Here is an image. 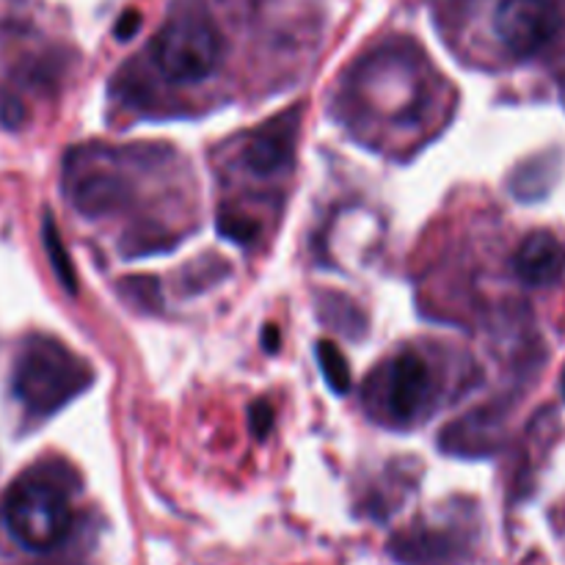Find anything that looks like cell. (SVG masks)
Returning a JSON list of instances; mask_svg holds the SVG:
<instances>
[{
	"label": "cell",
	"instance_id": "cell-1",
	"mask_svg": "<svg viewBox=\"0 0 565 565\" xmlns=\"http://www.w3.org/2000/svg\"><path fill=\"white\" fill-rule=\"evenodd\" d=\"M92 381L88 367L64 345L47 337H33L14 364V395L36 417L58 412L66 401Z\"/></svg>",
	"mask_w": 565,
	"mask_h": 565
},
{
	"label": "cell",
	"instance_id": "cell-4",
	"mask_svg": "<svg viewBox=\"0 0 565 565\" xmlns=\"http://www.w3.org/2000/svg\"><path fill=\"white\" fill-rule=\"evenodd\" d=\"M561 31V11L552 0H502L494 11V33L516 58L539 55Z\"/></svg>",
	"mask_w": 565,
	"mask_h": 565
},
{
	"label": "cell",
	"instance_id": "cell-6",
	"mask_svg": "<svg viewBox=\"0 0 565 565\" xmlns=\"http://www.w3.org/2000/svg\"><path fill=\"white\" fill-rule=\"evenodd\" d=\"M66 191H70L72 204L83 215H105L119 210L130 196V188L116 171L99 169V166H86L81 154H72L66 163Z\"/></svg>",
	"mask_w": 565,
	"mask_h": 565
},
{
	"label": "cell",
	"instance_id": "cell-15",
	"mask_svg": "<svg viewBox=\"0 0 565 565\" xmlns=\"http://www.w3.org/2000/svg\"><path fill=\"white\" fill-rule=\"evenodd\" d=\"M276 342H279V337H276V331H274V329L265 331V345H268V351H270V353L276 351Z\"/></svg>",
	"mask_w": 565,
	"mask_h": 565
},
{
	"label": "cell",
	"instance_id": "cell-5",
	"mask_svg": "<svg viewBox=\"0 0 565 565\" xmlns=\"http://www.w3.org/2000/svg\"><path fill=\"white\" fill-rule=\"evenodd\" d=\"M430 397H434V379L428 362L419 353H401L386 373L384 403L390 417L395 423H412L428 408Z\"/></svg>",
	"mask_w": 565,
	"mask_h": 565
},
{
	"label": "cell",
	"instance_id": "cell-14",
	"mask_svg": "<svg viewBox=\"0 0 565 565\" xmlns=\"http://www.w3.org/2000/svg\"><path fill=\"white\" fill-rule=\"evenodd\" d=\"M138 25H141V17H138V11H125L119 20V25H116V36L130 39L132 33L138 31Z\"/></svg>",
	"mask_w": 565,
	"mask_h": 565
},
{
	"label": "cell",
	"instance_id": "cell-9",
	"mask_svg": "<svg viewBox=\"0 0 565 565\" xmlns=\"http://www.w3.org/2000/svg\"><path fill=\"white\" fill-rule=\"evenodd\" d=\"M318 362L320 370H323L326 384L334 390V395H345V392L351 390V367H348L340 348H337L334 342H318Z\"/></svg>",
	"mask_w": 565,
	"mask_h": 565
},
{
	"label": "cell",
	"instance_id": "cell-17",
	"mask_svg": "<svg viewBox=\"0 0 565 565\" xmlns=\"http://www.w3.org/2000/svg\"><path fill=\"white\" fill-rule=\"evenodd\" d=\"M563 395H565V375H563Z\"/></svg>",
	"mask_w": 565,
	"mask_h": 565
},
{
	"label": "cell",
	"instance_id": "cell-16",
	"mask_svg": "<svg viewBox=\"0 0 565 565\" xmlns=\"http://www.w3.org/2000/svg\"><path fill=\"white\" fill-rule=\"evenodd\" d=\"M561 103H563V108H565V75L561 77Z\"/></svg>",
	"mask_w": 565,
	"mask_h": 565
},
{
	"label": "cell",
	"instance_id": "cell-8",
	"mask_svg": "<svg viewBox=\"0 0 565 565\" xmlns=\"http://www.w3.org/2000/svg\"><path fill=\"white\" fill-rule=\"evenodd\" d=\"M296 127L298 114H290L287 119L254 132L243 147V166L257 177H270L287 169L292 160V149H296Z\"/></svg>",
	"mask_w": 565,
	"mask_h": 565
},
{
	"label": "cell",
	"instance_id": "cell-11",
	"mask_svg": "<svg viewBox=\"0 0 565 565\" xmlns=\"http://www.w3.org/2000/svg\"><path fill=\"white\" fill-rule=\"evenodd\" d=\"M119 292L127 298V301L136 303V307H143V309L160 307V287L154 279H143V276H138V279H125L119 285Z\"/></svg>",
	"mask_w": 565,
	"mask_h": 565
},
{
	"label": "cell",
	"instance_id": "cell-2",
	"mask_svg": "<svg viewBox=\"0 0 565 565\" xmlns=\"http://www.w3.org/2000/svg\"><path fill=\"white\" fill-rule=\"evenodd\" d=\"M6 527L25 550H55L72 527L70 500L50 480H20L6 497Z\"/></svg>",
	"mask_w": 565,
	"mask_h": 565
},
{
	"label": "cell",
	"instance_id": "cell-7",
	"mask_svg": "<svg viewBox=\"0 0 565 565\" xmlns=\"http://www.w3.org/2000/svg\"><path fill=\"white\" fill-rule=\"evenodd\" d=\"M513 270L530 287H550L565 276V246L552 232H533L513 254Z\"/></svg>",
	"mask_w": 565,
	"mask_h": 565
},
{
	"label": "cell",
	"instance_id": "cell-10",
	"mask_svg": "<svg viewBox=\"0 0 565 565\" xmlns=\"http://www.w3.org/2000/svg\"><path fill=\"white\" fill-rule=\"evenodd\" d=\"M44 246H47V254H50V259H53V268H55V274H58L61 285H64L70 292H75L77 290L75 270H72L70 257H66L64 246H61L58 232H55L53 221H50V218L44 221Z\"/></svg>",
	"mask_w": 565,
	"mask_h": 565
},
{
	"label": "cell",
	"instance_id": "cell-12",
	"mask_svg": "<svg viewBox=\"0 0 565 565\" xmlns=\"http://www.w3.org/2000/svg\"><path fill=\"white\" fill-rule=\"evenodd\" d=\"M218 230H221V235L232 243H252L254 237H257V224H254V221H248L246 215L224 213L218 221Z\"/></svg>",
	"mask_w": 565,
	"mask_h": 565
},
{
	"label": "cell",
	"instance_id": "cell-3",
	"mask_svg": "<svg viewBox=\"0 0 565 565\" xmlns=\"http://www.w3.org/2000/svg\"><path fill=\"white\" fill-rule=\"evenodd\" d=\"M218 58V31L204 17H174L154 39V64L174 83L204 81L215 72Z\"/></svg>",
	"mask_w": 565,
	"mask_h": 565
},
{
	"label": "cell",
	"instance_id": "cell-13",
	"mask_svg": "<svg viewBox=\"0 0 565 565\" xmlns=\"http://www.w3.org/2000/svg\"><path fill=\"white\" fill-rule=\"evenodd\" d=\"M248 423H252V434L257 439H265L270 434V428H274V408H270V403H254L252 412H248Z\"/></svg>",
	"mask_w": 565,
	"mask_h": 565
}]
</instances>
